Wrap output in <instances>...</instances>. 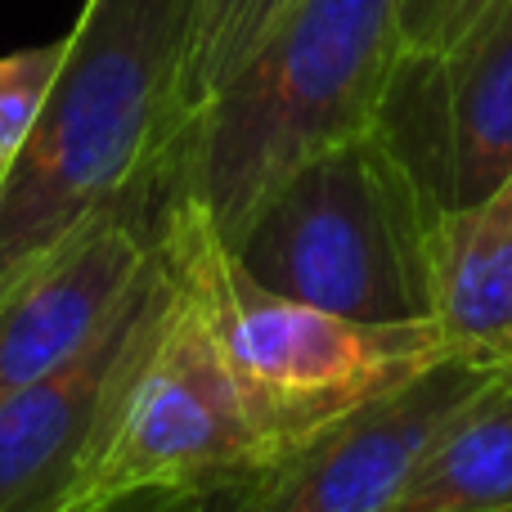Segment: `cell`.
I'll list each match as a JSON object with an SVG mask.
<instances>
[{"label":"cell","mask_w":512,"mask_h":512,"mask_svg":"<svg viewBox=\"0 0 512 512\" xmlns=\"http://www.w3.org/2000/svg\"><path fill=\"white\" fill-rule=\"evenodd\" d=\"M198 0H86L0 176V288L95 212L167 185Z\"/></svg>","instance_id":"1"},{"label":"cell","mask_w":512,"mask_h":512,"mask_svg":"<svg viewBox=\"0 0 512 512\" xmlns=\"http://www.w3.org/2000/svg\"><path fill=\"white\" fill-rule=\"evenodd\" d=\"M400 59V0H297L189 113L167 189L225 243L315 153L378 122Z\"/></svg>","instance_id":"2"},{"label":"cell","mask_w":512,"mask_h":512,"mask_svg":"<svg viewBox=\"0 0 512 512\" xmlns=\"http://www.w3.org/2000/svg\"><path fill=\"white\" fill-rule=\"evenodd\" d=\"M158 234L194 283L207 319L225 346L248 414L261 432L265 468L297 454L310 436L333 427L355 405L423 373L450 351L436 319L369 324L306 306L252 279L230 243L180 194L162 198Z\"/></svg>","instance_id":"3"},{"label":"cell","mask_w":512,"mask_h":512,"mask_svg":"<svg viewBox=\"0 0 512 512\" xmlns=\"http://www.w3.org/2000/svg\"><path fill=\"white\" fill-rule=\"evenodd\" d=\"M436 203L378 131L301 162L230 243L261 288L369 324L432 319Z\"/></svg>","instance_id":"4"},{"label":"cell","mask_w":512,"mask_h":512,"mask_svg":"<svg viewBox=\"0 0 512 512\" xmlns=\"http://www.w3.org/2000/svg\"><path fill=\"white\" fill-rule=\"evenodd\" d=\"M171 270L176 292L167 319L126 387L77 508L144 486H216L265 472L270 463L221 337L176 256Z\"/></svg>","instance_id":"5"},{"label":"cell","mask_w":512,"mask_h":512,"mask_svg":"<svg viewBox=\"0 0 512 512\" xmlns=\"http://www.w3.org/2000/svg\"><path fill=\"white\" fill-rule=\"evenodd\" d=\"M171 292L176 270L158 234L104 328L77 355L0 400V512H72L81 504L126 387L167 319Z\"/></svg>","instance_id":"6"},{"label":"cell","mask_w":512,"mask_h":512,"mask_svg":"<svg viewBox=\"0 0 512 512\" xmlns=\"http://www.w3.org/2000/svg\"><path fill=\"white\" fill-rule=\"evenodd\" d=\"M378 131L436 212L490 194L512 171V0H490L445 50L400 54Z\"/></svg>","instance_id":"7"},{"label":"cell","mask_w":512,"mask_h":512,"mask_svg":"<svg viewBox=\"0 0 512 512\" xmlns=\"http://www.w3.org/2000/svg\"><path fill=\"white\" fill-rule=\"evenodd\" d=\"M508 373L477 355H445L355 405L297 454L252 472V512H387L436 436Z\"/></svg>","instance_id":"8"},{"label":"cell","mask_w":512,"mask_h":512,"mask_svg":"<svg viewBox=\"0 0 512 512\" xmlns=\"http://www.w3.org/2000/svg\"><path fill=\"white\" fill-rule=\"evenodd\" d=\"M167 185L95 212L0 288V400L77 355L131 292L158 239Z\"/></svg>","instance_id":"9"},{"label":"cell","mask_w":512,"mask_h":512,"mask_svg":"<svg viewBox=\"0 0 512 512\" xmlns=\"http://www.w3.org/2000/svg\"><path fill=\"white\" fill-rule=\"evenodd\" d=\"M432 319L450 351L512 369V171L436 216Z\"/></svg>","instance_id":"10"},{"label":"cell","mask_w":512,"mask_h":512,"mask_svg":"<svg viewBox=\"0 0 512 512\" xmlns=\"http://www.w3.org/2000/svg\"><path fill=\"white\" fill-rule=\"evenodd\" d=\"M387 512H512V369L436 436Z\"/></svg>","instance_id":"11"},{"label":"cell","mask_w":512,"mask_h":512,"mask_svg":"<svg viewBox=\"0 0 512 512\" xmlns=\"http://www.w3.org/2000/svg\"><path fill=\"white\" fill-rule=\"evenodd\" d=\"M297 0H198L185 59V122L234 68L270 36Z\"/></svg>","instance_id":"12"},{"label":"cell","mask_w":512,"mask_h":512,"mask_svg":"<svg viewBox=\"0 0 512 512\" xmlns=\"http://www.w3.org/2000/svg\"><path fill=\"white\" fill-rule=\"evenodd\" d=\"M63 59V36L50 45H32V50L0 54V176H5L9 158L18 153V144L27 140L36 113H41L50 81L59 72Z\"/></svg>","instance_id":"13"},{"label":"cell","mask_w":512,"mask_h":512,"mask_svg":"<svg viewBox=\"0 0 512 512\" xmlns=\"http://www.w3.org/2000/svg\"><path fill=\"white\" fill-rule=\"evenodd\" d=\"M490 0H400V54H436Z\"/></svg>","instance_id":"14"},{"label":"cell","mask_w":512,"mask_h":512,"mask_svg":"<svg viewBox=\"0 0 512 512\" xmlns=\"http://www.w3.org/2000/svg\"><path fill=\"white\" fill-rule=\"evenodd\" d=\"M207 486H144L126 495L99 499V504L72 508V512H198L203 508Z\"/></svg>","instance_id":"15"},{"label":"cell","mask_w":512,"mask_h":512,"mask_svg":"<svg viewBox=\"0 0 512 512\" xmlns=\"http://www.w3.org/2000/svg\"><path fill=\"white\" fill-rule=\"evenodd\" d=\"M198 512H252V477H230L207 486Z\"/></svg>","instance_id":"16"}]
</instances>
